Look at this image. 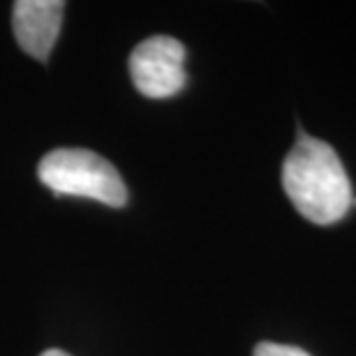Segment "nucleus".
I'll list each match as a JSON object with an SVG mask.
<instances>
[{
	"label": "nucleus",
	"mask_w": 356,
	"mask_h": 356,
	"mask_svg": "<svg viewBox=\"0 0 356 356\" xmlns=\"http://www.w3.org/2000/svg\"><path fill=\"white\" fill-rule=\"evenodd\" d=\"M282 188L305 220L333 225L350 213L352 185L338 153L322 139L301 134L282 165Z\"/></svg>",
	"instance_id": "nucleus-1"
},
{
	"label": "nucleus",
	"mask_w": 356,
	"mask_h": 356,
	"mask_svg": "<svg viewBox=\"0 0 356 356\" xmlns=\"http://www.w3.org/2000/svg\"><path fill=\"white\" fill-rule=\"evenodd\" d=\"M38 176L54 195L95 199L113 209L127 204V188L116 167L86 148H56L47 153Z\"/></svg>",
	"instance_id": "nucleus-2"
},
{
	"label": "nucleus",
	"mask_w": 356,
	"mask_h": 356,
	"mask_svg": "<svg viewBox=\"0 0 356 356\" xmlns=\"http://www.w3.org/2000/svg\"><path fill=\"white\" fill-rule=\"evenodd\" d=\"M130 74L144 97L167 99L183 90L185 47L169 35H155L134 47L130 56Z\"/></svg>",
	"instance_id": "nucleus-3"
},
{
	"label": "nucleus",
	"mask_w": 356,
	"mask_h": 356,
	"mask_svg": "<svg viewBox=\"0 0 356 356\" xmlns=\"http://www.w3.org/2000/svg\"><path fill=\"white\" fill-rule=\"evenodd\" d=\"M63 10L60 0H19L12 12V31L19 47L35 60L44 63L58 40Z\"/></svg>",
	"instance_id": "nucleus-4"
},
{
	"label": "nucleus",
	"mask_w": 356,
	"mask_h": 356,
	"mask_svg": "<svg viewBox=\"0 0 356 356\" xmlns=\"http://www.w3.org/2000/svg\"><path fill=\"white\" fill-rule=\"evenodd\" d=\"M252 356H310L301 347H291V345H280V343H259L254 347Z\"/></svg>",
	"instance_id": "nucleus-5"
},
{
	"label": "nucleus",
	"mask_w": 356,
	"mask_h": 356,
	"mask_svg": "<svg viewBox=\"0 0 356 356\" xmlns=\"http://www.w3.org/2000/svg\"><path fill=\"white\" fill-rule=\"evenodd\" d=\"M42 356H70V354H65V352H60V350H49V352H44Z\"/></svg>",
	"instance_id": "nucleus-6"
}]
</instances>
